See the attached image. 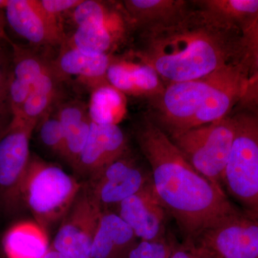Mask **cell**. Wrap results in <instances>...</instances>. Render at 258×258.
<instances>
[{"label":"cell","mask_w":258,"mask_h":258,"mask_svg":"<svg viewBox=\"0 0 258 258\" xmlns=\"http://www.w3.org/2000/svg\"><path fill=\"white\" fill-rule=\"evenodd\" d=\"M139 147L149 163L153 184L184 242L200 236L238 211L220 186L199 173L172 141L149 118L137 130Z\"/></svg>","instance_id":"cell-1"},{"label":"cell","mask_w":258,"mask_h":258,"mask_svg":"<svg viewBox=\"0 0 258 258\" xmlns=\"http://www.w3.org/2000/svg\"><path fill=\"white\" fill-rule=\"evenodd\" d=\"M141 32L134 57L152 66L168 84L205 77L233 62L231 31L198 10L175 23Z\"/></svg>","instance_id":"cell-2"},{"label":"cell","mask_w":258,"mask_h":258,"mask_svg":"<svg viewBox=\"0 0 258 258\" xmlns=\"http://www.w3.org/2000/svg\"><path fill=\"white\" fill-rule=\"evenodd\" d=\"M83 185L63 169L31 157L22 183V203L45 229L62 221Z\"/></svg>","instance_id":"cell-3"},{"label":"cell","mask_w":258,"mask_h":258,"mask_svg":"<svg viewBox=\"0 0 258 258\" xmlns=\"http://www.w3.org/2000/svg\"><path fill=\"white\" fill-rule=\"evenodd\" d=\"M234 118L235 137L222 188L242 212L258 220V115L246 110Z\"/></svg>","instance_id":"cell-4"},{"label":"cell","mask_w":258,"mask_h":258,"mask_svg":"<svg viewBox=\"0 0 258 258\" xmlns=\"http://www.w3.org/2000/svg\"><path fill=\"white\" fill-rule=\"evenodd\" d=\"M235 132V118L229 115L208 124L168 136L199 173L222 188V176Z\"/></svg>","instance_id":"cell-5"},{"label":"cell","mask_w":258,"mask_h":258,"mask_svg":"<svg viewBox=\"0 0 258 258\" xmlns=\"http://www.w3.org/2000/svg\"><path fill=\"white\" fill-rule=\"evenodd\" d=\"M226 66L205 77L166 85L160 94L150 99L154 118H149L167 135L187 130Z\"/></svg>","instance_id":"cell-6"},{"label":"cell","mask_w":258,"mask_h":258,"mask_svg":"<svg viewBox=\"0 0 258 258\" xmlns=\"http://www.w3.org/2000/svg\"><path fill=\"white\" fill-rule=\"evenodd\" d=\"M104 210L82 187L61 221L51 248L71 258H91L93 238Z\"/></svg>","instance_id":"cell-7"},{"label":"cell","mask_w":258,"mask_h":258,"mask_svg":"<svg viewBox=\"0 0 258 258\" xmlns=\"http://www.w3.org/2000/svg\"><path fill=\"white\" fill-rule=\"evenodd\" d=\"M196 243L216 258H258V220L239 210L205 231Z\"/></svg>","instance_id":"cell-8"},{"label":"cell","mask_w":258,"mask_h":258,"mask_svg":"<svg viewBox=\"0 0 258 258\" xmlns=\"http://www.w3.org/2000/svg\"><path fill=\"white\" fill-rule=\"evenodd\" d=\"M152 180L150 169H144L127 152L110 165L93 174L91 185L87 187L105 211L110 207L116 208Z\"/></svg>","instance_id":"cell-9"},{"label":"cell","mask_w":258,"mask_h":258,"mask_svg":"<svg viewBox=\"0 0 258 258\" xmlns=\"http://www.w3.org/2000/svg\"><path fill=\"white\" fill-rule=\"evenodd\" d=\"M35 128L10 126L0 139V201L13 210L22 203L20 189L30 163V141Z\"/></svg>","instance_id":"cell-10"},{"label":"cell","mask_w":258,"mask_h":258,"mask_svg":"<svg viewBox=\"0 0 258 258\" xmlns=\"http://www.w3.org/2000/svg\"><path fill=\"white\" fill-rule=\"evenodd\" d=\"M10 26L35 46H55L66 40L61 20L49 14L40 0H9L5 8Z\"/></svg>","instance_id":"cell-11"},{"label":"cell","mask_w":258,"mask_h":258,"mask_svg":"<svg viewBox=\"0 0 258 258\" xmlns=\"http://www.w3.org/2000/svg\"><path fill=\"white\" fill-rule=\"evenodd\" d=\"M140 241L161 240L169 235L167 210L152 181L118 205L115 211Z\"/></svg>","instance_id":"cell-12"},{"label":"cell","mask_w":258,"mask_h":258,"mask_svg":"<svg viewBox=\"0 0 258 258\" xmlns=\"http://www.w3.org/2000/svg\"><path fill=\"white\" fill-rule=\"evenodd\" d=\"M244 63L226 66L222 79L208 95L206 101L191 120L189 128L212 123L229 116L236 103L243 96L248 75Z\"/></svg>","instance_id":"cell-13"},{"label":"cell","mask_w":258,"mask_h":258,"mask_svg":"<svg viewBox=\"0 0 258 258\" xmlns=\"http://www.w3.org/2000/svg\"><path fill=\"white\" fill-rule=\"evenodd\" d=\"M127 152L128 141L118 125L92 123L87 142L74 168L93 175Z\"/></svg>","instance_id":"cell-14"},{"label":"cell","mask_w":258,"mask_h":258,"mask_svg":"<svg viewBox=\"0 0 258 258\" xmlns=\"http://www.w3.org/2000/svg\"><path fill=\"white\" fill-rule=\"evenodd\" d=\"M137 60L114 56L107 71V82L125 96L151 99L160 94L166 86L152 66Z\"/></svg>","instance_id":"cell-15"},{"label":"cell","mask_w":258,"mask_h":258,"mask_svg":"<svg viewBox=\"0 0 258 258\" xmlns=\"http://www.w3.org/2000/svg\"><path fill=\"white\" fill-rule=\"evenodd\" d=\"M113 57V55H88L62 44L57 58L51 61V69L60 83L76 76L93 89L108 83L106 73Z\"/></svg>","instance_id":"cell-16"},{"label":"cell","mask_w":258,"mask_h":258,"mask_svg":"<svg viewBox=\"0 0 258 258\" xmlns=\"http://www.w3.org/2000/svg\"><path fill=\"white\" fill-rule=\"evenodd\" d=\"M121 5L134 30L169 25L191 11L184 0H125Z\"/></svg>","instance_id":"cell-17"},{"label":"cell","mask_w":258,"mask_h":258,"mask_svg":"<svg viewBox=\"0 0 258 258\" xmlns=\"http://www.w3.org/2000/svg\"><path fill=\"white\" fill-rule=\"evenodd\" d=\"M132 30L129 24H85L76 27V31L69 38L66 37L62 44L88 55H112Z\"/></svg>","instance_id":"cell-18"},{"label":"cell","mask_w":258,"mask_h":258,"mask_svg":"<svg viewBox=\"0 0 258 258\" xmlns=\"http://www.w3.org/2000/svg\"><path fill=\"white\" fill-rule=\"evenodd\" d=\"M138 241L116 212L105 210L93 238L91 258H127Z\"/></svg>","instance_id":"cell-19"},{"label":"cell","mask_w":258,"mask_h":258,"mask_svg":"<svg viewBox=\"0 0 258 258\" xmlns=\"http://www.w3.org/2000/svg\"><path fill=\"white\" fill-rule=\"evenodd\" d=\"M57 113L64 134L62 157L75 166L91 131L88 106L79 101H68L57 107Z\"/></svg>","instance_id":"cell-20"},{"label":"cell","mask_w":258,"mask_h":258,"mask_svg":"<svg viewBox=\"0 0 258 258\" xmlns=\"http://www.w3.org/2000/svg\"><path fill=\"white\" fill-rule=\"evenodd\" d=\"M198 10L215 25L242 34L258 15V0H199L193 1Z\"/></svg>","instance_id":"cell-21"},{"label":"cell","mask_w":258,"mask_h":258,"mask_svg":"<svg viewBox=\"0 0 258 258\" xmlns=\"http://www.w3.org/2000/svg\"><path fill=\"white\" fill-rule=\"evenodd\" d=\"M3 247L7 258H44L50 248L46 230L30 221L18 222L8 229Z\"/></svg>","instance_id":"cell-22"},{"label":"cell","mask_w":258,"mask_h":258,"mask_svg":"<svg viewBox=\"0 0 258 258\" xmlns=\"http://www.w3.org/2000/svg\"><path fill=\"white\" fill-rule=\"evenodd\" d=\"M59 83L50 66L34 85L20 115L12 120L10 126L22 125L36 128L40 120L55 106Z\"/></svg>","instance_id":"cell-23"},{"label":"cell","mask_w":258,"mask_h":258,"mask_svg":"<svg viewBox=\"0 0 258 258\" xmlns=\"http://www.w3.org/2000/svg\"><path fill=\"white\" fill-rule=\"evenodd\" d=\"M91 122L98 125H118L126 113L123 93L108 83L93 88L88 105Z\"/></svg>","instance_id":"cell-24"},{"label":"cell","mask_w":258,"mask_h":258,"mask_svg":"<svg viewBox=\"0 0 258 258\" xmlns=\"http://www.w3.org/2000/svg\"><path fill=\"white\" fill-rule=\"evenodd\" d=\"M71 14L76 27L89 23L100 25L130 24L121 3L118 6H114V4L108 2L83 0Z\"/></svg>","instance_id":"cell-25"},{"label":"cell","mask_w":258,"mask_h":258,"mask_svg":"<svg viewBox=\"0 0 258 258\" xmlns=\"http://www.w3.org/2000/svg\"><path fill=\"white\" fill-rule=\"evenodd\" d=\"M8 42H0V139L6 133L13 120L10 96L13 78V52L7 45Z\"/></svg>","instance_id":"cell-26"},{"label":"cell","mask_w":258,"mask_h":258,"mask_svg":"<svg viewBox=\"0 0 258 258\" xmlns=\"http://www.w3.org/2000/svg\"><path fill=\"white\" fill-rule=\"evenodd\" d=\"M40 137L44 145L52 152L62 155L64 149V134L61 126L57 108H52L39 122Z\"/></svg>","instance_id":"cell-27"},{"label":"cell","mask_w":258,"mask_h":258,"mask_svg":"<svg viewBox=\"0 0 258 258\" xmlns=\"http://www.w3.org/2000/svg\"><path fill=\"white\" fill-rule=\"evenodd\" d=\"M177 244L171 235L161 240H139L127 258H169Z\"/></svg>","instance_id":"cell-28"},{"label":"cell","mask_w":258,"mask_h":258,"mask_svg":"<svg viewBox=\"0 0 258 258\" xmlns=\"http://www.w3.org/2000/svg\"><path fill=\"white\" fill-rule=\"evenodd\" d=\"M252 62L254 64V71L247 78L245 89L240 103L246 110L258 115V54Z\"/></svg>","instance_id":"cell-29"},{"label":"cell","mask_w":258,"mask_h":258,"mask_svg":"<svg viewBox=\"0 0 258 258\" xmlns=\"http://www.w3.org/2000/svg\"><path fill=\"white\" fill-rule=\"evenodd\" d=\"M242 35L240 45L244 51V61H253L258 54V15Z\"/></svg>","instance_id":"cell-30"},{"label":"cell","mask_w":258,"mask_h":258,"mask_svg":"<svg viewBox=\"0 0 258 258\" xmlns=\"http://www.w3.org/2000/svg\"><path fill=\"white\" fill-rule=\"evenodd\" d=\"M169 258H216L210 250L196 242L178 243Z\"/></svg>","instance_id":"cell-31"},{"label":"cell","mask_w":258,"mask_h":258,"mask_svg":"<svg viewBox=\"0 0 258 258\" xmlns=\"http://www.w3.org/2000/svg\"><path fill=\"white\" fill-rule=\"evenodd\" d=\"M83 0H40L42 8L49 14L60 20L63 13L73 11Z\"/></svg>","instance_id":"cell-32"},{"label":"cell","mask_w":258,"mask_h":258,"mask_svg":"<svg viewBox=\"0 0 258 258\" xmlns=\"http://www.w3.org/2000/svg\"><path fill=\"white\" fill-rule=\"evenodd\" d=\"M6 40L9 41V38L7 37L5 30V19L3 15H2L1 10H0V42Z\"/></svg>","instance_id":"cell-33"},{"label":"cell","mask_w":258,"mask_h":258,"mask_svg":"<svg viewBox=\"0 0 258 258\" xmlns=\"http://www.w3.org/2000/svg\"><path fill=\"white\" fill-rule=\"evenodd\" d=\"M44 258H71L68 257V256L64 255V254L60 253V252H57L55 249L50 248L48 252L46 254Z\"/></svg>","instance_id":"cell-34"},{"label":"cell","mask_w":258,"mask_h":258,"mask_svg":"<svg viewBox=\"0 0 258 258\" xmlns=\"http://www.w3.org/2000/svg\"><path fill=\"white\" fill-rule=\"evenodd\" d=\"M9 0H0V10L5 9L7 8Z\"/></svg>","instance_id":"cell-35"}]
</instances>
